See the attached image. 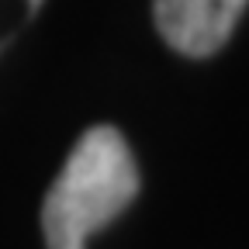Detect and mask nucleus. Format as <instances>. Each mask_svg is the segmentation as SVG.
<instances>
[{
	"label": "nucleus",
	"instance_id": "nucleus-1",
	"mask_svg": "<svg viewBox=\"0 0 249 249\" xmlns=\"http://www.w3.org/2000/svg\"><path fill=\"white\" fill-rule=\"evenodd\" d=\"M139 194V166L111 124H93L73 145L42 204L49 249H87V239L128 208Z\"/></svg>",
	"mask_w": 249,
	"mask_h": 249
},
{
	"label": "nucleus",
	"instance_id": "nucleus-2",
	"mask_svg": "<svg viewBox=\"0 0 249 249\" xmlns=\"http://www.w3.org/2000/svg\"><path fill=\"white\" fill-rule=\"evenodd\" d=\"M246 0H152L156 28L170 49L191 59L214 55L229 42Z\"/></svg>",
	"mask_w": 249,
	"mask_h": 249
},
{
	"label": "nucleus",
	"instance_id": "nucleus-3",
	"mask_svg": "<svg viewBox=\"0 0 249 249\" xmlns=\"http://www.w3.org/2000/svg\"><path fill=\"white\" fill-rule=\"evenodd\" d=\"M38 4H42V0H31V7H38Z\"/></svg>",
	"mask_w": 249,
	"mask_h": 249
}]
</instances>
